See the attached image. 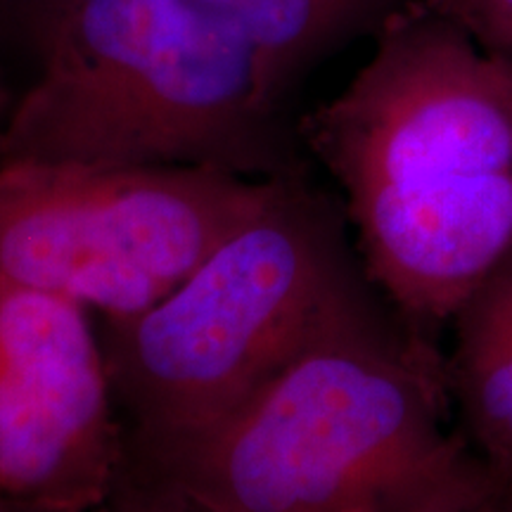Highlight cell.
<instances>
[{
    "label": "cell",
    "mask_w": 512,
    "mask_h": 512,
    "mask_svg": "<svg viewBox=\"0 0 512 512\" xmlns=\"http://www.w3.org/2000/svg\"><path fill=\"white\" fill-rule=\"evenodd\" d=\"M297 133L335 183L368 283L439 347L512 247V57L406 0Z\"/></svg>",
    "instance_id": "obj_1"
},
{
    "label": "cell",
    "mask_w": 512,
    "mask_h": 512,
    "mask_svg": "<svg viewBox=\"0 0 512 512\" xmlns=\"http://www.w3.org/2000/svg\"><path fill=\"white\" fill-rule=\"evenodd\" d=\"M444 351L370 302L221 425L128 470L200 512H408L467 451Z\"/></svg>",
    "instance_id": "obj_2"
},
{
    "label": "cell",
    "mask_w": 512,
    "mask_h": 512,
    "mask_svg": "<svg viewBox=\"0 0 512 512\" xmlns=\"http://www.w3.org/2000/svg\"><path fill=\"white\" fill-rule=\"evenodd\" d=\"M36 81L0 128V162L306 169L297 119L261 98L247 43L197 0H34Z\"/></svg>",
    "instance_id": "obj_3"
},
{
    "label": "cell",
    "mask_w": 512,
    "mask_h": 512,
    "mask_svg": "<svg viewBox=\"0 0 512 512\" xmlns=\"http://www.w3.org/2000/svg\"><path fill=\"white\" fill-rule=\"evenodd\" d=\"M337 197L311 166L273 176L264 204L162 302L105 320L126 458L221 425L313 339L375 302Z\"/></svg>",
    "instance_id": "obj_4"
},
{
    "label": "cell",
    "mask_w": 512,
    "mask_h": 512,
    "mask_svg": "<svg viewBox=\"0 0 512 512\" xmlns=\"http://www.w3.org/2000/svg\"><path fill=\"white\" fill-rule=\"evenodd\" d=\"M271 178L200 166L0 162V275L105 320L131 318L252 219Z\"/></svg>",
    "instance_id": "obj_5"
},
{
    "label": "cell",
    "mask_w": 512,
    "mask_h": 512,
    "mask_svg": "<svg viewBox=\"0 0 512 512\" xmlns=\"http://www.w3.org/2000/svg\"><path fill=\"white\" fill-rule=\"evenodd\" d=\"M126 467V422L91 311L0 275V498L102 512Z\"/></svg>",
    "instance_id": "obj_6"
},
{
    "label": "cell",
    "mask_w": 512,
    "mask_h": 512,
    "mask_svg": "<svg viewBox=\"0 0 512 512\" xmlns=\"http://www.w3.org/2000/svg\"><path fill=\"white\" fill-rule=\"evenodd\" d=\"M252 50L261 98L287 107L325 57L363 34H377L406 0H197Z\"/></svg>",
    "instance_id": "obj_7"
},
{
    "label": "cell",
    "mask_w": 512,
    "mask_h": 512,
    "mask_svg": "<svg viewBox=\"0 0 512 512\" xmlns=\"http://www.w3.org/2000/svg\"><path fill=\"white\" fill-rule=\"evenodd\" d=\"M444 368L467 444L512 470V247L451 323Z\"/></svg>",
    "instance_id": "obj_8"
},
{
    "label": "cell",
    "mask_w": 512,
    "mask_h": 512,
    "mask_svg": "<svg viewBox=\"0 0 512 512\" xmlns=\"http://www.w3.org/2000/svg\"><path fill=\"white\" fill-rule=\"evenodd\" d=\"M408 512H512V470L467 446Z\"/></svg>",
    "instance_id": "obj_9"
},
{
    "label": "cell",
    "mask_w": 512,
    "mask_h": 512,
    "mask_svg": "<svg viewBox=\"0 0 512 512\" xmlns=\"http://www.w3.org/2000/svg\"><path fill=\"white\" fill-rule=\"evenodd\" d=\"M489 53L512 57V0H420Z\"/></svg>",
    "instance_id": "obj_10"
},
{
    "label": "cell",
    "mask_w": 512,
    "mask_h": 512,
    "mask_svg": "<svg viewBox=\"0 0 512 512\" xmlns=\"http://www.w3.org/2000/svg\"><path fill=\"white\" fill-rule=\"evenodd\" d=\"M102 512H200L169 484L124 467L110 505Z\"/></svg>",
    "instance_id": "obj_11"
},
{
    "label": "cell",
    "mask_w": 512,
    "mask_h": 512,
    "mask_svg": "<svg viewBox=\"0 0 512 512\" xmlns=\"http://www.w3.org/2000/svg\"><path fill=\"white\" fill-rule=\"evenodd\" d=\"M12 102H15V100L10 98L8 88H5L3 74H0V128H3L5 119H8V114H10V107H12Z\"/></svg>",
    "instance_id": "obj_12"
},
{
    "label": "cell",
    "mask_w": 512,
    "mask_h": 512,
    "mask_svg": "<svg viewBox=\"0 0 512 512\" xmlns=\"http://www.w3.org/2000/svg\"><path fill=\"white\" fill-rule=\"evenodd\" d=\"M0 512H36V510L22 508V505L10 503V501H5V498H0Z\"/></svg>",
    "instance_id": "obj_13"
},
{
    "label": "cell",
    "mask_w": 512,
    "mask_h": 512,
    "mask_svg": "<svg viewBox=\"0 0 512 512\" xmlns=\"http://www.w3.org/2000/svg\"><path fill=\"white\" fill-rule=\"evenodd\" d=\"M0 3H12V5H19L22 10H27L34 0H0Z\"/></svg>",
    "instance_id": "obj_14"
}]
</instances>
